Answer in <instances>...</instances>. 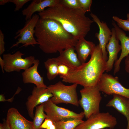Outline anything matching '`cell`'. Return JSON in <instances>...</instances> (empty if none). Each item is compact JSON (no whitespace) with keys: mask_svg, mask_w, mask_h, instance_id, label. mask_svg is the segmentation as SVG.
<instances>
[{"mask_svg":"<svg viewBox=\"0 0 129 129\" xmlns=\"http://www.w3.org/2000/svg\"><path fill=\"white\" fill-rule=\"evenodd\" d=\"M35 31L39 48L47 54L59 53L74 47L78 41L58 22L50 19L40 18Z\"/></svg>","mask_w":129,"mask_h":129,"instance_id":"cell-1","label":"cell"},{"mask_svg":"<svg viewBox=\"0 0 129 129\" xmlns=\"http://www.w3.org/2000/svg\"><path fill=\"white\" fill-rule=\"evenodd\" d=\"M81 9L69 8L61 3L39 13L40 18L50 19L58 22L63 28L76 39L85 38L94 22L85 15Z\"/></svg>","mask_w":129,"mask_h":129,"instance_id":"cell-2","label":"cell"},{"mask_svg":"<svg viewBox=\"0 0 129 129\" xmlns=\"http://www.w3.org/2000/svg\"><path fill=\"white\" fill-rule=\"evenodd\" d=\"M89 60L82 64L62 79L64 82L80 85L84 87L96 86L106 71L107 63L99 44L96 46Z\"/></svg>","mask_w":129,"mask_h":129,"instance_id":"cell-3","label":"cell"},{"mask_svg":"<svg viewBox=\"0 0 129 129\" xmlns=\"http://www.w3.org/2000/svg\"><path fill=\"white\" fill-rule=\"evenodd\" d=\"M77 85L74 83L66 85L61 81L49 85L47 88L53 95L50 99L56 105L64 103L78 107L79 104L76 91Z\"/></svg>","mask_w":129,"mask_h":129,"instance_id":"cell-4","label":"cell"},{"mask_svg":"<svg viewBox=\"0 0 129 129\" xmlns=\"http://www.w3.org/2000/svg\"><path fill=\"white\" fill-rule=\"evenodd\" d=\"M81 98L79 104L83 108L85 117L100 113V104L102 99L100 91L97 86L86 87L80 91Z\"/></svg>","mask_w":129,"mask_h":129,"instance_id":"cell-5","label":"cell"},{"mask_svg":"<svg viewBox=\"0 0 129 129\" xmlns=\"http://www.w3.org/2000/svg\"><path fill=\"white\" fill-rule=\"evenodd\" d=\"M44 110L47 118L53 122L75 119L82 120L85 117L83 111L77 113L66 108L58 106L50 99L44 103Z\"/></svg>","mask_w":129,"mask_h":129,"instance_id":"cell-6","label":"cell"},{"mask_svg":"<svg viewBox=\"0 0 129 129\" xmlns=\"http://www.w3.org/2000/svg\"><path fill=\"white\" fill-rule=\"evenodd\" d=\"M75 129H113L117 124L116 118L108 112L93 114Z\"/></svg>","mask_w":129,"mask_h":129,"instance_id":"cell-7","label":"cell"},{"mask_svg":"<svg viewBox=\"0 0 129 129\" xmlns=\"http://www.w3.org/2000/svg\"><path fill=\"white\" fill-rule=\"evenodd\" d=\"M24 54L19 51L13 54L9 53L3 54V59L5 63L4 71L7 73L19 72L22 70H25L31 67L36 59L32 56L22 58V56Z\"/></svg>","mask_w":129,"mask_h":129,"instance_id":"cell-8","label":"cell"},{"mask_svg":"<svg viewBox=\"0 0 129 129\" xmlns=\"http://www.w3.org/2000/svg\"><path fill=\"white\" fill-rule=\"evenodd\" d=\"M40 18L38 15L35 14L27 21L24 27L19 30L16 33L15 39L19 38L18 41L11 47V48L17 47L20 44H23L21 47L31 45L33 46L38 43L34 37L35 29Z\"/></svg>","mask_w":129,"mask_h":129,"instance_id":"cell-9","label":"cell"},{"mask_svg":"<svg viewBox=\"0 0 129 129\" xmlns=\"http://www.w3.org/2000/svg\"><path fill=\"white\" fill-rule=\"evenodd\" d=\"M100 91L108 95L116 94L129 99V89L120 83L118 78L105 73L103 74L97 85Z\"/></svg>","mask_w":129,"mask_h":129,"instance_id":"cell-10","label":"cell"},{"mask_svg":"<svg viewBox=\"0 0 129 129\" xmlns=\"http://www.w3.org/2000/svg\"><path fill=\"white\" fill-rule=\"evenodd\" d=\"M53 96V94L47 88H38L34 86L31 94L28 97L26 103V108L29 117L33 119L34 108L47 102Z\"/></svg>","mask_w":129,"mask_h":129,"instance_id":"cell-11","label":"cell"},{"mask_svg":"<svg viewBox=\"0 0 129 129\" xmlns=\"http://www.w3.org/2000/svg\"><path fill=\"white\" fill-rule=\"evenodd\" d=\"M90 15L94 22L97 24L99 27V32L96 33L95 36L99 41V44L102 49L103 57L107 61L108 58L107 56L108 52L106 51V46L111 37L112 32L106 23L101 21L96 15L91 12Z\"/></svg>","mask_w":129,"mask_h":129,"instance_id":"cell-12","label":"cell"},{"mask_svg":"<svg viewBox=\"0 0 129 129\" xmlns=\"http://www.w3.org/2000/svg\"><path fill=\"white\" fill-rule=\"evenodd\" d=\"M6 120L10 129H34L33 121L27 119L14 107L8 110Z\"/></svg>","mask_w":129,"mask_h":129,"instance_id":"cell-13","label":"cell"},{"mask_svg":"<svg viewBox=\"0 0 129 129\" xmlns=\"http://www.w3.org/2000/svg\"><path fill=\"white\" fill-rule=\"evenodd\" d=\"M111 30L112 35L106 46V48L109 54L108 59L106 61L107 72L111 70L114 62H117L118 59V54L121 50V46L119 43V40L117 36L114 28H112Z\"/></svg>","mask_w":129,"mask_h":129,"instance_id":"cell-14","label":"cell"},{"mask_svg":"<svg viewBox=\"0 0 129 129\" xmlns=\"http://www.w3.org/2000/svg\"><path fill=\"white\" fill-rule=\"evenodd\" d=\"M39 63V60L36 59L32 66L24 70L22 74V81L24 84H33L38 88H47L48 86L44 83L43 77L38 71Z\"/></svg>","mask_w":129,"mask_h":129,"instance_id":"cell-15","label":"cell"},{"mask_svg":"<svg viewBox=\"0 0 129 129\" xmlns=\"http://www.w3.org/2000/svg\"><path fill=\"white\" fill-rule=\"evenodd\" d=\"M112 24L114 28L117 36L120 41L121 47V52L119 59L114 64L113 74L115 75L120 69V64L124 58L129 54V37L113 21Z\"/></svg>","mask_w":129,"mask_h":129,"instance_id":"cell-16","label":"cell"},{"mask_svg":"<svg viewBox=\"0 0 129 129\" xmlns=\"http://www.w3.org/2000/svg\"><path fill=\"white\" fill-rule=\"evenodd\" d=\"M60 0H34L28 6L22 11V14L25 16L26 21L30 19L33 13L44 11L45 8L54 6L60 2Z\"/></svg>","mask_w":129,"mask_h":129,"instance_id":"cell-17","label":"cell"},{"mask_svg":"<svg viewBox=\"0 0 129 129\" xmlns=\"http://www.w3.org/2000/svg\"><path fill=\"white\" fill-rule=\"evenodd\" d=\"M106 106L114 108L124 116L127 122L126 129H129V99L121 95L114 94L113 98L109 101Z\"/></svg>","mask_w":129,"mask_h":129,"instance_id":"cell-18","label":"cell"},{"mask_svg":"<svg viewBox=\"0 0 129 129\" xmlns=\"http://www.w3.org/2000/svg\"><path fill=\"white\" fill-rule=\"evenodd\" d=\"M96 45L93 42L86 40L85 38L78 40L75 46L79 59L82 64L85 62L93 52Z\"/></svg>","mask_w":129,"mask_h":129,"instance_id":"cell-19","label":"cell"},{"mask_svg":"<svg viewBox=\"0 0 129 129\" xmlns=\"http://www.w3.org/2000/svg\"><path fill=\"white\" fill-rule=\"evenodd\" d=\"M74 46L65 49L59 53L58 58L70 66L76 69L82 64L75 52Z\"/></svg>","mask_w":129,"mask_h":129,"instance_id":"cell-20","label":"cell"},{"mask_svg":"<svg viewBox=\"0 0 129 129\" xmlns=\"http://www.w3.org/2000/svg\"><path fill=\"white\" fill-rule=\"evenodd\" d=\"M47 70V76L49 81L55 79L58 75V61L57 57L48 59L44 62Z\"/></svg>","mask_w":129,"mask_h":129,"instance_id":"cell-21","label":"cell"},{"mask_svg":"<svg viewBox=\"0 0 129 129\" xmlns=\"http://www.w3.org/2000/svg\"><path fill=\"white\" fill-rule=\"evenodd\" d=\"M33 121L34 129H42L41 126L44 120L47 117L44 110V103L36 106Z\"/></svg>","mask_w":129,"mask_h":129,"instance_id":"cell-22","label":"cell"},{"mask_svg":"<svg viewBox=\"0 0 129 129\" xmlns=\"http://www.w3.org/2000/svg\"><path fill=\"white\" fill-rule=\"evenodd\" d=\"M82 120L75 119L66 121H59L54 122L56 129H75L82 123Z\"/></svg>","mask_w":129,"mask_h":129,"instance_id":"cell-23","label":"cell"},{"mask_svg":"<svg viewBox=\"0 0 129 129\" xmlns=\"http://www.w3.org/2000/svg\"><path fill=\"white\" fill-rule=\"evenodd\" d=\"M58 61V73L60 78L64 79L75 69L57 57Z\"/></svg>","mask_w":129,"mask_h":129,"instance_id":"cell-24","label":"cell"},{"mask_svg":"<svg viewBox=\"0 0 129 129\" xmlns=\"http://www.w3.org/2000/svg\"><path fill=\"white\" fill-rule=\"evenodd\" d=\"M112 18L117 22V25L119 28L124 31H129V20H123L116 16H113Z\"/></svg>","mask_w":129,"mask_h":129,"instance_id":"cell-25","label":"cell"},{"mask_svg":"<svg viewBox=\"0 0 129 129\" xmlns=\"http://www.w3.org/2000/svg\"><path fill=\"white\" fill-rule=\"evenodd\" d=\"M60 2L69 8L81 9L78 0H60Z\"/></svg>","mask_w":129,"mask_h":129,"instance_id":"cell-26","label":"cell"},{"mask_svg":"<svg viewBox=\"0 0 129 129\" xmlns=\"http://www.w3.org/2000/svg\"><path fill=\"white\" fill-rule=\"evenodd\" d=\"M81 7L85 12L91 11L92 0H78Z\"/></svg>","mask_w":129,"mask_h":129,"instance_id":"cell-27","label":"cell"},{"mask_svg":"<svg viewBox=\"0 0 129 129\" xmlns=\"http://www.w3.org/2000/svg\"><path fill=\"white\" fill-rule=\"evenodd\" d=\"M41 128L42 129H56L53 122L50 119L46 118L43 123Z\"/></svg>","mask_w":129,"mask_h":129,"instance_id":"cell-28","label":"cell"},{"mask_svg":"<svg viewBox=\"0 0 129 129\" xmlns=\"http://www.w3.org/2000/svg\"><path fill=\"white\" fill-rule=\"evenodd\" d=\"M30 0H10V2L12 3L15 5V11H19L23 6Z\"/></svg>","mask_w":129,"mask_h":129,"instance_id":"cell-29","label":"cell"},{"mask_svg":"<svg viewBox=\"0 0 129 129\" xmlns=\"http://www.w3.org/2000/svg\"><path fill=\"white\" fill-rule=\"evenodd\" d=\"M22 90L21 88L20 87H18L13 97L8 99H5V97L3 94H0V102H4L7 101L11 102H12L13 101L14 96L15 95L19 93Z\"/></svg>","mask_w":129,"mask_h":129,"instance_id":"cell-30","label":"cell"},{"mask_svg":"<svg viewBox=\"0 0 129 129\" xmlns=\"http://www.w3.org/2000/svg\"><path fill=\"white\" fill-rule=\"evenodd\" d=\"M4 34L1 30H0V55H1L5 51Z\"/></svg>","mask_w":129,"mask_h":129,"instance_id":"cell-31","label":"cell"},{"mask_svg":"<svg viewBox=\"0 0 129 129\" xmlns=\"http://www.w3.org/2000/svg\"><path fill=\"white\" fill-rule=\"evenodd\" d=\"M125 69L126 72L129 73V54L126 57L125 60Z\"/></svg>","mask_w":129,"mask_h":129,"instance_id":"cell-32","label":"cell"},{"mask_svg":"<svg viewBox=\"0 0 129 129\" xmlns=\"http://www.w3.org/2000/svg\"><path fill=\"white\" fill-rule=\"evenodd\" d=\"M0 64L2 72L4 73V68L5 65V63L3 59H2L0 56Z\"/></svg>","mask_w":129,"mask_h":129,"instance_id":"cell-33","label":"cell"},{"mask_svg":"<svg viewBox=\"0 0 129 129\" xmlns=\"http://www.w3.org/2000/svg\"><path fill=\"white\" fill-rule=\"evenodd\" d=\"M10 0H0V5H4L10 2Z\"/></svg>","mask_w":129,"mask_h":129,"instance_id":"cell-34","label":"cell"},{"mask_svg":"<svg viewBox=\"0 0 129 129\" xmlns=\"http://www.w3.org/2000/svg\"><path fill=\"white\" fill-rule=\"evenodd\" d=\"M3 123L4 127V129H10L7 126L6 122V120L5 119L3 120Z\"/></svg>","mask_w":129,"mask_h":129,"instance_id":"cell-35","label":"cell"},{"mask_svg":"<svg viewBox=\"0 0 129 129\" xmlns=\"http://www.w3.org/2000/svg\"><path fill=\"white\" fill-rule=\"evenodd\" d=\"M0 129H4V127L3 123L0 124Z\"/></svg>","mask_w":129,"mask_h":129,"instance_id":"cell-36","label":"cell"},{"mask_svg":"<svg viewBox=\"0 0 129 129\" xmlns=\"http://www.w3.org/2000/svg\"><path fill=\"white\" fill-rule=\"evenodd\" d=\"M127 19L129 20V13H128L127 15Z\"/></svg>","mask_w":129,"mask_h":129,"instance_id":"cell-37","label":"cell"},{"mask_svg":"<svg viewBox=\"0 0 129 129\" xmlns=\"http://www.w3.org/2000/svg\"><path fill=\"white\" fill-rule=\"evenodd\" d=\"M108 129V128H106V129Z\"/></svg>","mask_w":129,"mask_h":129,"instance_id":"cell-38","label":"cell"}]
</instances>
